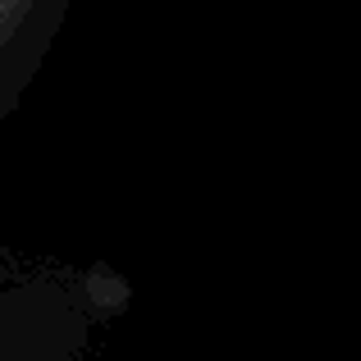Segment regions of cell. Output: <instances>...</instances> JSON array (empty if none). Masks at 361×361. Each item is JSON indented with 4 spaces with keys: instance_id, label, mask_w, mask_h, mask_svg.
Listing matches in <instances>:
<instances>
[{
    "instance_id": "cell-1",
    "label": "cell",
    "mask_w": 361,
    "mask_h": 361,
    "mask_svg": "<svg viewBox=\"0 0 361 361\" xmlns=\"http://www.w3.org/2000/svg\"><path fill=\"white\" fill-rule=\"evenodd\" d=\"M32 5H37V0H0V55H5L9 46H14V37L23 32Z\"/></svg>"
}]
</instances>
